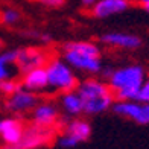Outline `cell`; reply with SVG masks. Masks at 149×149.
<instances>
[{
    "label": "cell",
    "instance_id": "1",
    "mask_svg": "<svg viewBox=\"0 0 149 149\" xmlns=\"http://www.w3.org/2000/svg\"><path fill=\"white\" fill-rule=\"evenodd\" d=\"M145 79V67L140 64H130L114 69L108 76V85L114 91L116 100H135Z\"/></svg>",
    "mask_w": 149,
    "mask_h": 149
},
{
    "label": "cell",
    "instance_id": "2",
    "mask_svg": "<svg viewBox=\"0 0 149 149\" xmlns=\"http://www.w3.org/2000/svg\"><path fill=\"white\" fill-rule=\"evenodd\" d=\"M76 91L79 93L84 105V113L88 116L94 114H102L108 111L116 102V96L108 82L99 79H85L81 84H78Z\"/></svg>",
    "mask_w": 149,
    "mask_h": 149
},
{
    "label": "cell",
    "instance_id": "3",
    "mask_svg": "<svg viewBox=\"0 0 149 149\" xmlns=\"http://www.w3.org/2000/svg\"><path fill=\"white\" fill-rule=\"evenodd\" d=\"M64 61L72 69L97 74L102 70V59H100V49L90 41H70L63 46Z\"/></svg>",
    "mask_w": 149,
    "mask_h": 149
},
{
    "label": "cell",
    "instance_id": "4",
    "mask_svg": "<svg viewBox=\"0 0 149 149\" xmlns=\"http://www.w3.org/2000/svg\"><path fill=\"white\" fill-rule=\"evenodd\" d=\"M46 73L49 88L55 93H67L73 91L78 87V78L73 69L61 58H49L46 63Z\"/></svg>",
    "mask_w": 149,
    "mask_h": 149
},
{
    "label": "cell",
    "instance_id": "5",
    "mask_svg": "<svg viewBox=\"0 0 149 149\" xmlns=\"http://www.w3.org/2000/svg\"><path fill=\"white\" fill-rule=\"evenodd\" d=\"M55 128H44L32 123L26 126L23 137L17 145H5L2 149H35L38 146L49 143L55 135Z\"/></svg>",
    "mask_w": 149,
    "mask_h": 149
},
{
    "label": "cell",
    "instance_id": "6",
    "mask_svg": "<svg viewBox=\"0 0 149 149\" xmlns=\"http://www.w3.org/2000/svg\"><path fill=\"white\" fill-rule=\"evenodd\" d=\"M111 110L117 116L126 117L137 125H149V104L139 100H116Z\"/></svg>",
    "mask_w": 149,
    "mask_h": 149
},
{
    "label": "cell",
    "instance_id": "7",
    "mask_svg": "<svg viewBox=\"0 0 149 149\" xmlns=\"http://www.w3.org/2000/svg\"><path fill=\"white\" fill-rule=\"evenodd\" d=\"M40 102V99L35 93L29 90H24L23 87H20L17 91H14L5 99V110L12 114H26L31 113Z\"/></svg>",
    "mask_w": 149,
    "mask_h": 149
},
{
    "label": "cell",
    "instance_id": "8",
    "mask_svg": "<svg viewBox=\"0 0 149 149\" xmlns=\"http://www.w3.org/2000/svg\"><path fill=\"white\" fill-rule=\"evenodd\" d=\"M49 53L38 47H24V49L17 50V59L15 65L18 72L26 73L32 69H38V67H44L46 63L49 61Z\"/></svg>",
    "mask_w": 149,
    "mask_h": 149
},
{
    "label": "cell",
    "instance_id": "9",
    "mask_svg": "<svg viewBox=\"0 0 149 149\" xmlns=\"http://www.w3.org/2000/svg\"><path fill=\"white\" fill-rule=\"evenodd\" d=\"M32 114V123L44 128H55L59 122V111L58 107L50 102V100H44V102H38V105L31 111Z\"/></svg>",
    "mask_w": 149,
    "mask_h": 149
},
{
    "label": "cell",
    "instance_id": "10",
    "mask_svg": "<svg viewBox=\"0 0 149 149\" xmlns=\"http://www.w3.org/2000/svg\"><path fill=\"white\" fill-rule=\"evenodd\" d=\"M26 126L17 117H5L0 120V139L5 145H17L23 137Z\"/></svg>",
    "mask_w": 149,
    "mask_h": 149
},
{
    "label": "cell",
    "instance_id": "11",
    "mask_svg": "<svg viewBox=\"0 0 149 149\" xmlns=\"http://www.w3.org/2000/svg\"><path fill=\"white\" fill-rule=\"evenodd\" d=\"M100 41L107 46L117 47V49H126V50H135L141 46V38L134 35V33H125V32H108L100 37Z\"/></svg>",
    "mask_w": 149,
    "mask_h": 149
},
{
    "label": "cell",
    "instance_id": "12",
    "mask_svg": "<svg viewBox=\"0 0 149 149\" xmlns=\"http://www.w3.org/2000/svg\"><path fill=\"white\" fill-rule=\"evenodd\" d=\"M130 5V0H97L91 6V14L96 18H107L125 12Z\"/></svg>",
    "mask_w": 149,
    "mask_h": 149
},
{
    "label": "cell",
    "instance_id": "13",
    "mask_svg": "<svg viewBox=\"0 0 149 149\" xmlns=\"http://www.w3.org/2000/svg\"><path fill=\"white\" fill-rule=\"evenodd\" d=\"M22 87L24 90H29L32 93H41L49 88V82H47V73L44 67H38V69H32L29 72L23 73L22 78Z\"/></svg>",
    "mask_w": 149,
    "mask_h": 149
},
{
    "label": "cell",
    "instance_id": "14",
    "mask_svg": "<svg viewBox=\"0 0 149 149\" xmlns=\"http://www.w3.org/2000/svg\"><path fill=\"white\" fill-rule=\"evenodd\" d=\"M59 104L63 111L65 113L67 117H78L84 113V105H82V99H81L79 93L76 90L73 91H67L63 93L59 96Z\"/></svg>",
    "mask_w": 149,
    "mask_h": 149
},
{
    "label": "cell",
    "instance_id": "15",
    "mask_svg": "<svg viewBox=\"0 0 149 149\" xmlns=\"http://www.w3.org/2000/svg\"><path fill=\"white\" fill-rule=\"evenodd\" d=\"M64 132L72 135V137L81 143V141L88 140V137L91 135V126L87 120L79 119V117H73L65 123L64 126Z\"/></svg>",
    "mask_w": 149,
    "mask_h": 149
},
{
    "label": "cell",
    "instance_id": "16",
    "mask_svg": "<svg viewBox=\"0 0 149 149\" xmlns=\"http://www.w3.org/2000/svg\"><path fill=\"white\" fill-rule=\"evenodd\" d=\"M15 59H17V50H6L0 53V81L14 79L15 73L18 72Z\"/></svg>",
    "mask_w": 149,
    "mask_h": 149
},
{
    "label": "cell",
    "instance_id": "17",
    "mask_svg": "<svg viewBox=\"0 0 149 149\" xmlns=\"http://www.w3.org/2000/svg\"><path fill=\"white\" fill-rule=\"evenodd\" d=\"M20 87H22V84L17 82L15 79H3V81H0V93L5 94V96L12 94L14 91H17Z\"/></svg>",
    "mask_w": 149,
    "mask_h": 149
},
{
    "label": "cell",
    "instance_id": "18",
    "mask_svg": "<svg viewBox=\"0 0 149 149\" xmlns=\"http://www.w3.org/2000/svg\"><path fill=\"white\" fill-rule=\"evenodd\" d=\"M0 18H2V22L5 24H8V26H12V24H15L18 23V20H20V12L17 9H5L2 14H0Z\"/></svg>",
    "mask_w": 149,
    "mask_h": 149
},
{
    "label": "cell",
    "instance_id": "19",
    "mask_svg": "<svg viewBox=\"0 0 149 149\" xmlns=\"http://www.w3.org/2000/svg\"><path fill=\"white\" fill-rule=\"evenodd\" d=\"M135 100L149 104V78H146L145 82L141 84L140 90H139V94H137V99H135Z\"/></svg>",
    "mask_w": 149,
    "mask_h": 149
},
{
    "label": "cell",
    "instance_id": "20",
    "mask_svg": "<svg viewBox=\"0 0 149 149\" xmlns=\"http://www.w3.org/2000/svg\"><path fill=\"white\" fill-rule=\"evenodd\" d=\"M58 143H59V146H63V148H65V149H70V148H73V146H76L78 141L74 140L72 135L63 132V134L59 135V139H58Z\"/></svg>",
    "mask_w": 149,
    "mask_h": 149
},
{
    "label": "cell",
    "instance_id": "21",
    "mask_svg": "<svg viewBox=\"0 0 149 149\" xmlns=\"http://www.w3.org/2000/svg\"><path fill=\"white\" fill-rule=\"evenodd\" d=\"M38 2L44 6H49V8H58L64 3V0H38Z\"/></svg>",
    "mask_w": 149,
    "mask_h": 149
},
{
    "label": "cell",
    "instance_id": "22",
    "mask_svg": "<svg viewBox=\"0 0 149 149\" xmlns=\"http://www.w3.org/2000/svg\"><path fill=\"white\" fill-rule=\"evenodd\" d=\"M37 38H40L43 43H50L52 41V35H49V33H38Z\"/></svg>",
    "mask_w": 149,
    "mask_h": 149
},
{
    "label": "cell",
    "instance_id": "23",
    "mask_svg": "<svg viewBox=\"0 0 149 149\" xmlns=\"http://www.w3.org/2000/svg\"><path fill=\"white\" fill-rule=\"evenodd\" d=\"M81 2H82L84 6H93L94 3L97 2V0H81Z\"/></svg>",
    "mask_w": 149,
    "mask_h": 149
},
{
    "label": "cell",
    "instance_id": "24",
    "mask_svg": "<svg viewBox=\"0 0 149 149\" xmlns=\"http://www.w3.org/2000/svg\"><path fill=\"white\" fill-rule=\"evenodd\" d=\"M140 3L143 5V6H145V5H149V0H140Z\"/></svg>",
    "mask_w": 149,
    "mask_h": 149
},
{
    "label": "cell",
    "instance_id": "25",
    "mask_svg": "<svg viewBox=\"0 0 149 149\" xmlns=\"http://www.w3.org/2000/svg\"><path fill=\"white\" fill-rule=\"evenodd\" d=\"M145 9H146V11L149 12V5H145Z\"/></svg>",
    "mask_w": 149,
    "mask_h": 149
},
{
    "label": "cell",
    "instance_id": "26",
    "mask_svg": "<svg viewBox=\"0 0 149 149\" xmlns=\"http://www.w3.org/2000/svg\"><path fill=\"white\" fill-rule=\"evenodd\" d=\"M0 47H2V41H0Z\"/></svg>",
    "mask_w": 149,
    "mask_h": 149
}]
</instances>
